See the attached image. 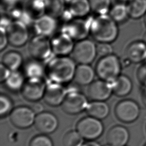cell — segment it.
<instances>
[{
    "mask_svg": "<svg viewBox=\"0 0 146 146\" xmlns=\"http://www.w3.org/2000/svg\"><path fill=\"white\" fill-rule=\"evenodd\" d=\"M24 68L25 74L28 78H42L46 72V68L44 67L42 61L34 58L26 63Z\"/></svg>",
    "mask_w": 146,
    "mask_h": 146,
    "instance_id": "obj_26",
    "label": "cell"
},
{
    "mask_svg": "<svg viewBox=\"0 0 146 146\" xmlns=\"http://www.w3.org/2000/svg\"><path fill=\"white\" fill-rule=\"evenodd\" d=\"M91 11L98 15L106 14L111 9V0H88Z\"/></svg>",
    "mask_w": 146,
    "mask_h": 146,
    "instance_id": "obj_31",
    "label": "cell"
},
{
    "mask_svg": "<svg viewBox=\"0 0 146 146\" xmlns=\"http://www.w3.org/2000/svg\"><path fill=\"white\" fill-rule=\"evenodd\" d=\"M0 31V50L2 51L7 46L9 43V40L6 29L1 27Z\"/></svg>",
    "mask_w": 146,
    "mask_h": 146,
    "instance_id": "obj_37",
    "label": "cell"
},
{
    "mask_svg": "<svg viewBox=\"0 0 146 146\" xmlns=\"http://www.w3.org/2000/svg\"><path fill=\"white\" fill-rule=\"evenodd\" d=\"M108 14L117 24L125 22L129 18L127 5L120 2L111 7Z\"/></svg>",
    "mask_w": 146,
    "mask_h": 146,
    "instance_id": "obj_27",
    "label": "cell"
},
{
    "mask_svg": "<svg viewBox=\"0 0 146 146\" xmlns=\"http://www.w3.org/2000/svg\"><path fill=\"white\" fill-rule=\"evenodd\" d=\"M127 60L131 63H140L146 60V44L142 40L131 42L125 50Z\"/></svg>",
    "mask_w": 146,
    "mask_h": 146,
    "instance_id": "obj_16",
    "label": "cell"
},
{
    "mask_svg": "<svg viewBox=\"0 0 146 146\" xmlns=\"http://www.w3.org/2000/svg\"><path fill=\"white\" fill-rule=\"evenodd\" d=\"M138 104L131 99L123 100L116 106L115 113L117 118L124 123H132L135 121L140 115Z\"/></svg>",
    "mask_w": 146,
    "mask_h": 146,
    "instance_id": "obj_8",
    "label": "cell"
},
{
    "mask_svg": "<svg viewBox=\"0 0 146 146\" xmlns=\"http://www.w3.org/2000/svg\"><path fill=\"white\" fill-rule=\"evenodd\" d=\"M28 51L32 58L44 61L51 56L52 51L48 37L36 35L30 41Z\"/></svg>",
    "mask_w": 146,
    "mask_h": 146,
    "instance_id": "obj_5",
    "label": "cell"
},
{
    "mask_svg": "<svg viewBox=\"0 0 146 146\" xmlns=\"http://www.w3.org/2000/svg\"><path fill=\"white\" fill-rule=\"evenodd\" d=\"M96 55V44L93 40L87 38L78 40L72 51V59L79 64H90Z\"/></svg>",
    "mask_w": 146,
    "mask_h": 146,
    "instance_id": "obj_4",
    "label": "cell"
},
{
    "mask_svg": "<svg viewBox=\"0 0 146 146\" xmlns=\"http://www.w3.org/2000/svg\"><path fill=\"white\" fill-rule=\"evenodd\" d=\"M88 105L86 96L81 92L72 90L66 95L62 103V108L69 114H77L87 108Z\"/></svg>",
    "mask_w": 146,
    "mask_h": 146,
    "instance_id": "obj_9",
    "label": "cell"
},
{
    "mask_svg": "<svg viewBox=\"0 0 146 146\" xmlns=\"http://www.w3.org/2000/svg\"><path fill=\"white\" fill-rule=\"evenodd\" d=\"M46 86L42 78H28L22 88L23 97L27 100L35 102L44 96Z\"/></svg>",
    "mask_w": 146,
    "mask_h": 146,
    "instance_id": "obj_10",
    "label": "cell"
},
{
    "mask_svg": "<svg viewBox=\"0 0 146 146\" xmlns=\"http://www.w3.org/2000/svg\"><path fill=\"white\" fill-rule=\"evenodd\" d=\"M47 0H28L24 7L25 11L34 21L44 14Z\"/></svg>",
    "mask_w": 146,
    "mask_h": 146,
    "instance_id": "obj_23",
    "label": "cell"
},
{
    "mask_svg": "<svg viewBox=\"0 0 146 146\" xmlns=\"http://www.w3.org/2000/svg\"><path fill=\"white\" fill-rule=\"evenodd\" d=\"M65 1H66V2H68V3H70L71 1H72V0H64Z\"/></svg>",
    "mask_w": 146,
    "mask_h": 146,
    "instance_id": "obj_46",
    "label": "cell"
},
{
    "mask_svg": "<svg viewBox=\"0 0 146 146\" xmlns=\"http://www.w3.org/2000/svg\"><path fill=\"white\" fill-rule=\"evenodd\" d=\"M141 99L144 104L146 106V87H143L141 90Z\"/></svg>",
    "mask_w": 146,
    "mask_h": 146,
    "instance_id": "obj_41",
    "label": "cell"
},
{
    "mask_svg": "<svg viewBox=\"0 0 146 146\" xmlns=\"http://www.w3.org/2000/svg\"><path fill=\"white\" fill-rule=\"evenodd\" d=\"M0 103V114L1 116H3L10 111L13 104L11 100L7 96L3 94L1 95Z\"/></svg>",
    "mask_w": 146,
    "mask_h": 146,
    "instance_id": "obj_34",
    "label": "cell"
},
{
    "mask_svg": "<svg viewBox=\"0 0 146 146\" xmlns=\"http://www.w3.org/2000/svg\"><path fill=\"white\" fill-rule=\"evenodd\" d=\"M111 84L112 92L118 96L128 95L132 89V82L131 79L125 75L120 74Z\"/></svg>",
    "mask_w": 146,
    "mask_h": 146,
    "instance_id": "obj_21",
    "label": "cell"
},
{
    "mask_svg": "<svg viewBox=\"0 0 146 146\" xmlns=\"http://www.w3.org/2000/svg\"><path fill=\"white\" fill-rule=\"evenodd\" d=\"M34 124L38 131L42 133L48 134L56 130L58 125V120L53 113L42 112L36 115Z\"/></svg>",
    "mask_w": 146,
    "mask_h": 146,
    "instance_id": "obj_17",
    "label": "cell"
},
{
    "mask_svg": "<svg viewBox=\"0 0 146 146\" xmlns=\"http://www.w3.org/2000/svg\"><path fill=\"white\" fill-rule=\"evenodd\" d=\"M121 63L119 57L112 54L100 57L95 65V72L102 80L112 82L120 75Z\"/></svg>",
    "mask_w": 146,
    "mask_h": 146,
    "instance_id": "obj_3",
    "label": "cell"
},
{
    "mask_svg": "<svg viewBox=\"0 0 146 146\" xmlns=\"http://www.w3.org/2000/svg\"><path fill=\"white\" fill-rule=\"evenodd\" d=\"M66 95V91L62 84L51 82L46 86L43 97L47 104L57 106L63 103Z\"/></svg>",
    "mask_w": 146,
    "mask_h": 146,
    "instance_id": "obj_18",
    "label": "cell"
},
{
    "mask_svg": "<svg viewBox=\"0 0 146 146\" xmlns=\"http://www.w3.org/2000/svg\"><path fill=\"white\" fill-rule=\"evenodd\" d=\"M25 82L23 74L17 70L11 71L5 82L6 87L10 90L14 91L22 89Z\"/></svg>",
    "mask_w": 146,
    "mask_h": 146,
    "instance_id": "obj_29",
    "label": "cell"
},
{
    "mask_svg": "<svg viewBox=\"0 0 146 146\" xmlns=\"http://www.w3.org/2000/svg\"><path fill=\"white\" fill-rule=\"evenodd\" d=\"M129 139L128 129L121 125L112 127L107 135V140L111 146H125Z\"/></svg>",
    "mask_w": 146,
    "mask_h": 146,
    "instance_id": "obj_19",
    "label": "cell"
},
{
    "mask_svg": "<svg viewBox=\"0 0 146 146\" xmlns=\"http://www.w3.org/2000/svg\"><path fill=\"white\" fill-rule=\"evenodd\" d=\"M64 0H47L46 6V14L55 18L63 15L65 11Z\"/></svg>",
    "mask_w": 146,
    "mask_h": 146,
    "instance_id": "obj_30",
    "label": "cell"
},
{
    "mask_svg": "<svg viewBox=\"0 0 146 146\" xmlns=\"http://www.w3.org/2000/svg\"><path fill=\"white\" fill-rule=\"evenodd\" d=\"M30 146H53L51 139L46 135H38L32 139Z\"/></svg>",
    "mask_w": 146,
    "mask_h": 146,
    "instance_id": "obj_33",
    "label": "cell"
},
{
    "mask_svg": "<svg viewBox=\"0 0 146 146\" xmlns=\"http://www.w3.org/2000/svg\"><path fill=\"white\" fill-rule=\"evenodd\" d=\"M145 62H146V60H145Z\"/></svg>",
    "mask_w": 146,
    "mask_h": 146,
    "instance_id": "obj_48",
    "label": "cell"
},
{
    "mask_svg": "<svg viewBox=\"0 0 146 146\" xmlns=\"http://www.w3.org/2000/svg\"><path fill=\"white\" fill-rule=\"evenodd\" d=\"M143 18H144V19H143L144 23V25H145V27H146V14H145V15L144 16Z\"/></svg>",
    "mask_w": 146,
    "mask_h": 146,
    "instance_id": "obj_44",
    "label": "cell"
},
{
    "mask_svg": "<svg viewBox=\"0 0 146 146\" xmlns=\"http://www.w3.org/2000/svg\"><path fill=\"white\" fill-rule=\"evenodd\" d=\"M136 78L143 87H146V62L141 63L137 68Z\"/></svg>",
    "mask_w": 146,
    "mask_h": 146,
    "instance_id": "obj_36",
    "label": "cell"
},
{
    "mask_svg": "<svg viewBox=\"0 0 146 146\" xmlns=\"http://www.w3.org/2000/svg\"><path fill=\"white\" fill-rule=\"evenodd\" d=\"M33 27L36 35L48 37L56 30L57 22L55 17L44 14L34 20Z\"/></svg>",
    "mask_w": 146,
    "mask_h": 146,
    "instance_id": "obj_14",
    "label": "cell"
},
{
    "mask_svg": "<svg viewBox=\"0 0 146 146\" xmlns=\"http://www.w3.org/2000/svg\"><path fill=\"white\" fill-rule=\"evenodd\" d=\"M68 12L74 18H83L91 11L88 0H72L68 3Z\"/></svg>",
    "mask_w": 146,
    "mask_h": 146,
    "instance_id": "obj_22",
    "label": "cell"
},
{
    "mask_svg": "<svg viewBox=\"0 0 146 146\" xmlns=\"http://www.w3.org/2000/svg\"><path fill=\"white\" fill-rule=\"evenodd\" d=\"M119 31L117 23L109 14L98 15L91 21L90 34L99 43H111L116 39Z\"/></svg>",
    "mask_w": 146,
    "mask_h": 146,
    "instance_id": "obj_2",
    "label": "cell"
},
{
    "mask_svg": "<svg viewBox=\"0 0 146 146\" xmlns=\"http://www.w3.org/2000/svg\"><path fill=\"white\" fill-rule=\"evenodd\" d=\"M112 92L111 83L103 80L93 81L88 86V96L95 101H104L110 98Z\"/></svg>",
    "mask_w": 146,
    "mask_h": 146,
    "instance_id": "obj_15",
    "label": "cell"
},
{
    "mask_svg": "<svg viewBox=\"0 0 146 146\" xmlns=\"http://www.w3.org/2000/svg\"><path fill=\"white\" fill-rule=\"evenodd\" d=\"M9 43L12 46L19 47L25 45L29 39L27 25L19 20H14L6 29Z\"/></svg>",
    "mask_w": 146,
    "mask_h": 146,
    "instance_id": "obj_7",
    "label": "cell"
},
{
    "mask_svg": "<svg viewBox=\"0 0 146 146\" xmlns=\"http://www.w3.org/2000/svg\"><path fill=\"white\" fill-rule=\"evenodd\" d=\"M35 112L30 108L21 106L14 108L10 113L11 123L19 128L30 127L35 121Z\"/></svg>",
    "mask_w": 146,
    "mask_h": 146,
    "instance_id": "obj_13",
    "label": "cell"
},
{
    "mask_svg": "<svg viewBox=\"0 0 146 146\" xmlns=\"http://www.w3.org/2000/svg\"><path fill=\"white\" fill-rule=\"evenodd\" d=\"M129 18L138 19L146 14V0H131L127 4Z\"/></svg>",
    "mask_w": 146,
    "mask_h": 146,
    "instance_id": "obj_28",
    "label": "cell"
},
{
    "mask_svg": "<svg viewBox=\"0 0 146 146\" xmlns=\"http://www.w3.org/2000/svg\"><path fill=\"white\" fill-rule=\"evenodd\" d=\"M2 63L11 71H17L23 63V58L20 52L17 51H9L3 54Z\"/></svg>",
    "mask_w": 146,
    "mask_h": 146,
    "instance_id": "obj_25",
    "label": "cell"
},
{
    "mask_svg": "<svg viewBox=\"0 0 146 146\" xmlns=\"http://www.w3.org/2000/svg\"><path fill=\"white\" fill-rule=\"evenodd\" d=\"M76 128L82 137L89 140L98 138L104 129L102 123L98 119L92 116L82 119L78 123Z\"/></svg>",
    "mask_w": 146,
    "mask_h": 146,
    "instance_id": "obj_6",
    "label": "cell"
},
{
    "mask_svg": "<svg viewBox=\"0 0 146 146\" xmlns=\"http://www.w3.org/2000/svg\"><path fill=\"white\" fill-rule=\"evenodd\" d=\"M73 39L67 33L62 31L50 40L52 52L56 56H67L72 53L75 44Z\"/></svg>",
    "mask_w": 146,
    "mask_h": 146,
    "instance_id": "obj_12",
    "label": "cell"
},
{
    "mask_svg": "<svg viewBox=\"0 0 146 146\" xmlns=\"http://www.w3.org/2000/svg\"><path fill=\"white\" fill-rule=\"evenodd\" d=\"M95 74V70L90 64H79L76 67L74 79L79 85H90L93 82Z\"/></svg>",
    "mask_w": 146,
    "mask_h": 146,
    "instance_id": "obj_20",
    "label": "cell"
},
{
    "mask_svg": "<svg viewBox=\"0 0 146 146\" xmlns=\"http://www.w3.org/2000/svg\"><path fill=\"white\" fill-rule=\"evenodd\" d=\"M91 21L75 18L73 20L68 21L64 26L63 32L68 34L73 39L80 40L86 38L90 34Z\"/></svg>",
    "mask_w": 146,
    "mask_h": 146,
    "instance_id": "obj_11",
    "label": "cell"
},
{
    "mask_svg": "<svg viewBox=\"0 0 146 146\" xmlns=\"http://www.w3.org/2000/svg\"><path fill=\"white\" fill-rule=\"evenodd\" d=\"M82 141V136L78 132L71 131L64 135L63 141L64 146H80Z\"/></svg>",
    "mask_w": 146,
    "mask_h": 146,
    "instance_id": "obj_32",
    "label": "cell"
},
{
    "mask_svg": "<svg viewBox=\"0 0 146 146\" xmlns=\"http://www.w3.org/2000/svg\"><path fill=\"white\" fill-rule=\"evenodd\" d=\"M11 72V71L1 63L0 65V81L1 82H5Z\"/></svg>",
    "mask_w": 146,
    "mask_h": 146,
    "instance_id": "obj_38",
    "label": "cell"
},
{
    "mask_svg": "<svg viewBox=\"0 0 146 146\" xmlns=\"http://www.w3.org/2000/svg\"><path fill=\"white\" fill-rule=\"evenodd\" d=\"M20 0H2V3L7 9L19 4Z\"/></svg>",
    "mask_w": 146,
    "mask_h": 146,
    "instance_id": "obj_39",
    "label": "cell"
},
{
    "mask_svg": "<svg viewBox=\"0 0 146 146\" xmlns=\"http://www.w3.org/2000/svg\"><path fill=\"white\" fill-rule=\"evenodd\" d=\"M75 61L67 56H56L50 59L46 67V72L52 82L68 83L74 79L76 70Z\"/></svg>",
    "mask_w": 146,
    "mask_h": 146,
    "instance_id": "obj_1",
    "label": "cell"
},
{
    "mask_svg": "<svg viewBox=\"0 0 146 146\" xmlns=\"http://www.w3.org/2000/svg\"><path fill=\"white\" fill-rule=\"evenodd\" d=\"M86 109L87 113L92 117L102 119L107 116L110 112L108 104L103 101H94L88 104Z\"/></svg>",
    "mask_w": 146,
    "mask_h": 146,
    "instance_id": "obj_24",
    "label": "cell"
},
{
    "mask_svg": "<svg viewBox=\"0 0 146 146\" xmlns=\"http://www.w3.org/2000/svg\"><path fill=\"white\" fill-rule=\"evenodd\" d=\"M96 51L97 54L100 57L113 54V48L110 43L99 42L96 45Z\"/></svg>",
    "mask_w": 146,
    "mask_h": 146,
    "instance_id": "obj_35",
    "label": "cell"
},
{
    "mask_svg": "<svg viewBox=\"0 0 146 146\" xmlns=\"http://www.w3.org/2000/svg\"><path fill=\"white\" fill-rule=\"evenodd\" d=\"M144 146H146V144H145V145H144Z\"/></svg>",
    "mask_w": 146,
    "mask_h": 146,
    "instance_id": "obj_47",
    "label": "cell"
},
{
    "mask_svg": "<svg viewBox=\"0 0 146 146\" xmlns=\"http://www.w3.org/2000/svg\"><path fill=\"white\" fill-rule=\"evenodd\" d=\"M141 40H142L144 42V43L146 44V31L144 33Z\"/></svg>",
    "mask_w": 146,
    "mask_h": 146,
    "instance_id": "obj_43",
    "label": "cell"
},
{
    "mask_svg": "<svg viewBox=\"0 0 146 146\" xmlns=\"http://www.w3.org/2000/svg\"><path fill=\"white\" fill-rule=\"evenodd\" d=\"M80 146H100V145L95 141H88L85 143L82 144Z\"/></svg>",
    "mask_w": 146,
    "mask_h": 146,
    "instance_id": "obj_42",
    "label": "cell"
},
{
    "mask_svg": "<svg viewBox=\"0 0 146 146\" xmlns=\"http://www.w3.org/2000/svg\"><path fill=\"white\" fill-rule=\"evenodd\" d=\"M118 1H119L120 2H123V3H125V2H128L129 1H131V0H118Z\"/></svg>",
    "mask_w": 146,
    "mask_h": 146,
    "instance_id": "obj_45",
    "label": "cell"
},
{
    "mask_svg": "<svg viewBox=\"0 0 146 146\" xmlns=\"http://www.w3.org/2000/svg\"><path fill=\"white\" fill-rule=\"evenodd\" d=\"M31 108L35 113L38 114L42 112L43 110V106L39 103H35L31 106Z\"/></svg>",
    "mask_w": 146,
    "mask_h": 146,
    "instance_id": "obj_40",
    "label": "cell"
}]
</instances>
